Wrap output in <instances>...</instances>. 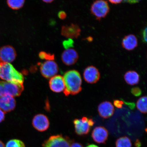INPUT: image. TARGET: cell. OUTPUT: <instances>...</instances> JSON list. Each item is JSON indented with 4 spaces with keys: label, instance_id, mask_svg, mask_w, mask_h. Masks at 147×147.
Returning <instances> with one entry per match:
<instances>
[{
    "label": "cell",
    "instance_id": "836d02e7",
    "mask_svg": "<svg viewBox=\"0 0 147 147\" xmlns=\"http://www.w3.org/2000/svg\"><path fill=\"white\" fill-rule=\"evenodd\" d=\"M86 147H99L98 146H96V145H95L93 144H90L89 145H88V146H87Z\"/></svg>",
    "mask_w": 147,
    "mask_h": 147
},
{
    "label": "cell",
    "instance_id": "7402d4cb",
    "mask_svg": "<svg viewBox=\"0 0 147 147\" xmlns=\"http://www.w3.org/2000/svg\"><path fill=\"white\" fill-rule=\"evenodd\" d=\"M5 147H26L25 145L20 140L12 139L10 140L7 142Z\"/></svg>",
    "mask_w": 147,
    "mask_h": 147
},
{
    "label": "cell",
    "instance_id": "9a60e30c",
    "mask_svg": "<svg viewBox=\"0 0 147 147\" xmlns=\"http://www.w3.org/2000/svg\"><path fill=\"white\" fill-rule=\"evenodd\" d=\"M16 104V100L13 97L6 96L0 97V109L5 113L13 110Z\"/></svg>",
    "mask_w": 147,
    "mask_h": 147
},
{
    "label": "cell",
    "instance_id": "30bf717a",
    "mask_svg": "<svg viewBox=\"0 0 147 147\" xmlns=\"http://www.w3.org/2000/svg\"><path fill=\"white\" fill-rule=\"evenodd\" d=\"M84 78L88 83H96L100 80V74L98 70L93 66H90L84 69L83 74Z\"/></svg>",
    "mask_w": 147,
    "mask_h": 147
},
{
    "label": "cell",
    "instance_id": "d6a6232c",
    "mask_svg": "<svg viewBox=\"0 0 147 147\" xmlns=\"http://www.w3.org/2000/svg\"><path fill=\"white\" fill-rule=\"evenodd\" d=\"M0 147H5L4 143L1 140H0Z\"/></svg>",
    "mask_w": 147,
    "mask_h": 147
},
{
    "label": "cell",
    "instance_id": "52a82bcc",
    "mask_svg": "<svg viewBox=\"0 0 147 147\" xmlns=\"http://www.w3.org/2000/svg\"><path fill=\"white\" fill-rule=\"evenodd\" d=\"M40 69L42 76L47 79L56 75L59 70L58 64L53 60L44 62L40 67Z\"/></svg>",
    "mask_w": 147,
    "mask_h": 147
},
{
    "label": "cell",
    "instance_id": "cb8c5ba5",
    "mask_svg": "<svg viewBox=\"0 0 147 147\" xmlns=\"http://www.w3.org/2000/svg\"><path fill=\"white\" fill-rule=\"evenodd\" d=\"M39 56L40 58L42 59H45L48 60H53L54 59V57L51 56V55H48L44 52L40 53L39 54Z\"/></svg>",
    "mask_w": 147,
    "mask_h": 147
},
{
    "label": "cell",
    "instance_id": "e0dca14e",
    "mask_svg": "<svg viewBox=\"0 0 147 147\" xmlns=\"http://www.w3.org/2000/svg\"><path fill=\"white\" fill-rule=\"evenodd\" d=\"M122 45L123 48L126 50H133L137 47L138 45L137 38L135 35L128 34L123 38Z\"/></svg>",
    "mask_w": 147,
    "mask_h": 147
},
{
    "label": "cell",
    "instance_id": "484cf974",
    "mask_svg": "<svg viewBox=\"0 0 147 147\" xmlns=\"http://www.w3.org/2000/svg\"><path fill=\"white\" fill-rule=\"evenodd\" d=\"M113 104L115 107L120 109L122 108L124 103L122 101L115 100L114 101Z\"/></svg>",
    "mask_w": 147,
    "mask_h": 147
},
{
    "label": "cell",
    "instance_id": "f546056e",
    "mask_svg": "<svg viewBox=\"0 0 147 147\" xmlns=\"http://www.w3.org/2000/svg\"><path fill=\"white\" fill-rule=\"evenodd\" d=\"M59 17L61 19H64L66 17V14L65 12L63 11L60 12L58 14Z\"/></svg>",
    "mask_w": 147,
    "mask_h": 147
},
{
    "label": "cell",
    "instance_id": "4dcf8cb0",
    "mask_svg": "<svg viewBox=\"0 0 147 147\" xmlns=\"http://www.w3.org/2000/svg\"><path fill=\"white\" fill-rule=\"evenodd\" d=\"M70 147H84V146L80 143L78 142H73L71 143Z\"/></svg>",
    "mask_w": 147,
    "mask_h": 147
},
{
    "label": "cell",
    "instance_id": "603a6c76",
    "mask_svg": "<svg viewBox=\"0 0 147 147\" xmlns=\"http://www.w3.org/2000/svg\"><path fill=\"white\" fill-rule=\"evenodd\" d=\"M131 92L134 96H140L142 94V91L140 88L138 87H135L131 89Z\"/></svg>",
    "mask_w": 147,
    "mask_h": 147
},
{
    "label": "cell",
    "instance_id": "1f68e13d",
    "mask_svg": "<svg viewBox=\"0 0 147 147\" xmlns=\"http://www.w3.org/2000/svg\"><path fill=\"white\" fill-rule=\"evenodd\" d=\"M42 1L45 3H52L54 0H42Z\"/></svg>",
    "mask_w": 147,
    "mask_h": 147
},
{
    "label": "cell",
    "instance_id": "6da1fadb",
    "mask_svg": "<svg viewBox=\"0 0 147 147\" xmlns=\"http://www.w3.org/2000/svg\"><path fill=\"white\" fill-rule=\"evenodd\" d=\"M65 89L63 91L66 96L78 94L82 90V79L80 73L75 70L67 71L63 77Z\"/></svg>",
    "mask_w": 147,
    "mask_h": 147
},
{
    "label": "cell",
    "instance_id": "7c38bea8",
    "mask_svg": "<svg viewBox=\"0 0 147 147\" xmlns=\"http://www.w3.org/2000/svg\"><path fill=\"white\" fill-rule=\"evenodd\" d=\"M92 137L95 142L99 144L105 143L108 138V132L104 127H96L92 132Z\"/></svg>",
    "mask_w": 147,
    "mask_h": 147
},
{
    "label": "cell",
    "instance_id": "ac0fdd59",
    "mask_svg": "<svg viewBox=\"0 0 147 147\" xmlns=\"http://www.w3.org/2000/svg\"><path fill=\"white\" fill-rule=\"evenodd\" d=\"M124 78L127 83L130 85H136L138 84L139 82V75L135 71H127L124 75Z\"/></svg>",
    "mask_w": 147,
    "mask_h": 147
},
{
    "label": "cell",
    "instance_id": "5b68a950",
    "mask_svg": "<svg viewBox=\"0 0 147 147\" xmlns=\"http://www.w3.org/2000/svg\"><path fill=\"white\" fill-rule=\"evenodd\" d=\"M73 141L69 137L62 135L51 136L44 141L43 147H70Z\"/></svg>",
    "mask_w": 147,
    "mask_h": 147
},
{
    "label": "cell",
    "instance_id": "4fadbf2b",
    "mask_svg": "<svg viewBox=\"0 0 147 147\" xmlns=\"http://www.w3.org/2000/svg\"><path fill=\"white\" fill-rule=\"evenodd\" d=\"M98 111L99 114L101 117L107 119L113 115L115 112V108L111 102L105 101L99 105Z\"/></svg>",
    "mask_w": 147,
    "mask_h": 147
},
{
    "label": "cell",
    "instance_id": "83f0119b",
    "mask_svg": "<svg viewBox=\"0 0 147 147\" xmlns=\"http://www.w3.org/2000/svg\"><path fill=\"white\" fill-rule=\"evenodd\" d=\"M5 117V113L0 109V123L4 120Z\"/></svg>",
    "mask_w": 147,
    "mask_h": 147
},
{
    "label": "cell",
    "instance_id": "ffe728a7",
    "mask_svg": "<svg viewBox=\"0 0 147 147\" xmlns=\"http://www.w3.org/2000/svg\"><path fill=\"white\" fill-rule=\"evenodd\" d=\"M115 145L116 147H131L132 143L129 138L124 136L117 140Z\"/></svg>",
    "mask_w": 147,
    "mask_h": 147
},
{
    "label": "cell",
    "instance_id": "8992f818",
    "mask_svg": "<svg viewBox=\"0 0 147 147\" xmlns=\"http://www.w3.org/2000/svg\"><path fill=\"white\" fill-rule=\"evenodd\" d=\"M73 123L75 133L82 136L87 135L90 130L91 127L93 126L95 123L92 119L84 117L81 119H75Z\"/></svg>",
    "mask_w": 147,
    "mask_h": 147
},
{
    "label": "cell",
    "instance_id": "d6986e66",
    "mask_svg": "<svg viewBox=\"0 0 147 147\" xmlns=\"http://www.w3.org/2000/svg\"><path fill=\"white\" fill-rule=\"evenodd\" d=\"M25 0H7L9 7L14 10H18L22 8Z\"/></svg>",
    "mask_w": 147,
    "mask_h": 147
},
{
    "label": "cell",
    "instance_id": "2e32d148",
    "mask_svg": "<svg viewBox=\"0 0 147 147\" xmlns=\"http://www.w3.org/2000/svg\"><path fill=\"white\" fill-rule=\"evenodd\" d=\"M81 29L78 25L71 24L62 28L61 34L63 36L70 38H77L80 35Z\"/></svg>",
    "mask_w": 147,
    "mask_h": 147
},
{
    "label": "cell",
    "instance_id": "d4e9b609",
    "mask_svg": "<svg viewBox=\"0 0 147 147\" xmlns=\"http://www.w3.org/2000/svg\"><path fill=\"white\" fill-rule=\"evenodd\" d=\"M147 28L143 29L141 33L142 41L145 43L147 42Z\"/></svg>",
    "mask_w": 147,
    "mask_h": 147
},
{
    "label": "cell",
    "instance_id": "5bb4252c",
    "mask_svg": "<svg viewBox=\"0 0 147 147\" xmlns=\"http://www.w3.org/2000/svg\"><path fill=\"white\" fill-rule=\"evenodd\" d=\"M51 89L56 93H60L65 89L63 77L59 75H55L51 78L49 82Z\"/></svg>",
    "mask_w": 147,
    "mask_h": 147
},
{
    "label": "cell",
    "instance_id": "f1b7e54d",
    "mask_svg": "<svg viewBox=\"0 0 147 147\" xmlns=\"http://www.w3.org/2000/svg\"><path fill=\"white\" fill-rule=\"evenodd\" d=\"M123 0H108L109 2L113 4H118L122 3Z\"/></svg>",
    "mask_w": 147,
    "mask_h": 147
},
{
    "label": "cell",
    "instance_id": "7a4b0ae2",
    "mask_svg": "<svg viewBox=\"0 0 147 147\" xmlns=\"http://www.w3.org/2000/svg\"><path fill=\"white\" fill-rule=\"evenodd\" d=\"M0 79L8 82L23 84L22 74L18 71L10 63L3 62L0 59Z\"/></svg>",
    "mask_w": 147,
    "mask_h": 147
},
{
    "label": "cell",
    "instance_id": "44dd1931",
    "mask_svg": "<svg viewBox=\"0 0 147 147\" xmlns=\"http://www.w3.org/2000/svg\"><path fill=\"white\" fill-rule=\"evenodd\" d=\"M147 97L146 96L141 97L137 101V107L138 110L141 113H147Z\"/></svg>",
    "mask_w": 147,
    "mask_h": 147
},
{
    "label": "cell",
    "instance_id": "4316f807",
    "mask_svg": "<svg viewBox=\"0 0 147 147\" xmlns=\"http://www.w3.org/2000/svg\"><path fill=\"white\" fill-rule=\"evenodd\" d=\"M141 1V0H124V2L130 4H135L139 3Z\"/></svg>",
    "mask_w": 147,
    "mask_h": 147
},
{
    "label": "cell",
    "instance_id": "277c9868",
    "mask_svg": "<svg viewBox=\"0 0 147 147\" xmlns=\"http://www.w3.org/2000/svg\"><path fill=\"white\" fill-rule=\"evenodd\" d=\"M110 10L109 4L105 0H96L92 3L90 7L91 14L98 20L105 18Z\"/></svg>",
    "mask_w": 147,
    "mask_h": 147
},
{
    "label": "cell",
    "instance_id": "3957f363",
    "mask_svg": "<svg viewBox=\"0 0 147 147\" xmlns=\"http://www.w3.org/2000/svg\"><path fill=\"white\" fill-rule=\"evenodd\" d=\"M24 89L23 84H17L0 80V97L19 96Z\"/></svg>",
    "mask_w": 147,
    "mask_h": 147
},
{
    "label": "cell",
    "instance_id": "9c48e42d",
    "mask_svg": "<svg viewBox=\"0 0 147 147\" xmlns=\"http://www.w3.org/2000/svg\"><path fill=\"white\" fill-rule=\"evenodd\" d=\"M17 54L12 46L7 45L0 48V59L3 62L10 63L16 59Z\"/></svg>",
    "mask_w": 147,
    "mask_h": 147
},
{
    "label": "cell",
    "instance_id": "8fae6325",
    "mask_svg": "<svg viewBox=\"0 0 147 147\" xmlns=\"http://www.w3.org/2000/svg\"><path fill=\"white\" fill-rule=\"evenodd\" d=\"M78 52L71 48L65 49L61 56L62 61L67 66L72 65L75 64L78 61Z\"/></svg>",
    "mask_w": 147,
    "mask_h": 147
},
{
    "label": "cell",
    "instance_id": "ba28073f",
    "mask_svg": "<svg viewBox=\"0 0 147 147\" xmlns=\"http://www.w3.org/2000/svg\"><path fill=\"white\" fill-rule=\"evenodd\" d=\"M33 126L40 132H44L48 129L49 122L48 117L43 114H38L34 117L32 121Z\"/></svg>",
    "mask_w": 147,
    "mask_h": 147
}]
</instances>
